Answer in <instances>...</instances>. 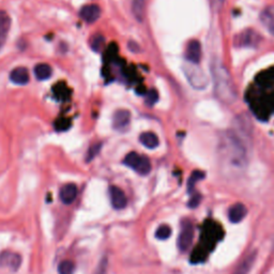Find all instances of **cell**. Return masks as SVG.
<instances>
[{"label": "cell", "instance_id": "27", "mask_svg": "<svg viewBox=\"0 0 274 274\" xmlns=\"http://www.w3.org/2000/svg\"><path fill=\"white\" fill-rule=\"evenodd\" d=\"M100 149H101V144H94L93 146L89 149V151H88L87 161H91L100 152Z\"/></svg>", "mask_w": 274, "mask_h": 274}, {"label": "cell", "instance_id": "11", "mask_svg": "<svg viewBox=\"0 0 274 274\" xmlns=\"http://www.w3.org/2000/svg\"><path fill=\"white\" fill-rule=\"evenodd\" d=\"M11 27V19L7 12L0 11V51L4 47Z\"/></svg>", "mask_w": 274, "mask_h": 274}, {"label": "cell", "instance_id": "18", "mask_svg": "<svg viewBox=\"0 0 274 274\" xmlns=\"http://www.w3.org/2000/svg\"><path fill=\"white\" fill-rule=\"evenodd\" d=\"M256 255H257L256 252L249 253L243 259V261L238 265V268L236 269L235 272H233V274H248L255 262Z\"/></svg>", "mask_w": 274, "mask_h": 274}, {"label": "cell", "instance_id": "14", "mask_svg": "<svg viewBox=\"0 0 274 274\" xmlns=\"http://www.w3.org/2000/svg\"><path fill=\"white\" fill-rule=\"evenodd\" d=\"M59 195L63 204L70 205L73 203L77 196V187L74 183H68L66 185H63L60 190Z\"/></svg>", "mask_w": 274, "mask_h": 274}, {"label": "cell", "instance_id": "22", "mask_svg": "<svg viewBox=\"0 0 274 274\" xmlns=\"http://www.w3.org/2000/svg\"><path fill=\"white\" fill-rule=\"evenodd\" d=\"M75 270V264L72 260H63L58 265L59 274H73Z\"/></svg>", "mask_w": 274, "mask_h": 274}, {"label": "cell", "instance_id": "3", "mask_svg": "<svg viewBox=\"0 0 274 274\" xmlns=\"http://www.w3.org/2000/svg\"><path fill=\"white\" fill-rule=\"evenodd\" d=\"M211 73L216 98L224 104H232L237 100V90L228 70L217 59L211 62Z\"/></svg>", "mask_w": 274, "mask_h": 274}, {"label": "cell", "instance_id": "29", "mask_svg": "<svg viewBox=\"0 0 274 274\" xmlns=\"http://www.w3.org/2000/svg\"><path fill=\"white\" fill-rule=\"evenodd\" d=\"M106 268H107V259L104 257V258L101 260L98 270H96L95 274H105L106 272Z\"/></svg>", "mask_w": 274, "mask_h": 274}, {"label": "cell", "instance_id": "1", "mask_svg": "<svg viewBox=\"0 0 274 274\" xmlns=\"http://www.w3.org/2000/svg\"><path fill=\"white\" fill-rule=\"evenodd\" d=\"M251 142L240 137L235 131L227 130L220 135L217 155L223 172L229 176L242 174L249 162Z\"/></svg>", "mask_w": 274, "mask_h": 274}, {"label": "cell", "instance_id": "28", "mask_svg": "<svg viewBox=\"0 0 274 274\" xmlns=\"http://www.w3.org/2000/svg\"><path fill=\"white\" fill-rule=\"evenodd\" d=\"M158 98H159V95H158V92L156 90H151L150 92H148V94L146 96L147 105L152 106L153 104H155L158 101Z\"/></svg>", "mask_w": 274, "mask_h": 274}, {"label": "cell", "instance_id": "24", "mask_svg": "<svg viewBox=\"0 0 274 274\" xmlns=\"http://www.w3.org/2000/svg\"><path fill=\"white\" fill-rule=\"evenodd\" d=\"M172 236V228L168 225H161L156 231V238L159 240H166Z\"/></svg>", "mask_w": 274, "mask_h": 274}, {"label": "cell", "instance_id": "25", "mask_svg": "<svg viewBox=\"0 0 274 274\" xmlns=\"http://www.w3.org/2000/svg\"><path fill=\"white\" fill-rule=\"evenodd\" d=\"M54 93L56 94V96H58L60 99L66 98L68 95L69 91H68V87L64 85L63 83H59L54 87Z\"/></svg>", "mask_w": 274, "mask_h": 274}, {"label": "cell", "instance_id": "5", "mask_svg": "<svg viewBox=\"0 0 274 274\" xmlns=\"http://www.w3.org/2000/svg\"><path fill=\"white\" fill-rule=\"evenodd\" d=\"M123 164L141 176H147L151 172L149 159L146 156L139 155L137 152L128 153L123 160Z\"/></svg>", "mask_w": 274, "mask_h": 274}, {"label": "cell", "instance_id": "9", "mask_svg": "<svg viewBox=\"0 0 274 274\" xmlns=\"http://www.w3.org/2000/svg\"><path fill=\"white\" fill-rule=\"evenodd\" d=\"M109 196L111 205L116 210H121V209H124L126 207L127 199L124 192L121 189L112 185V187L109 188Z\"/></svg>", "mask_w": 274, "mask_h": 274}, {"label": "cell", "instance_id": "13", "mask_svg": "<svg viewBox=\"0 0 274 274\" xmlns=\"http://www.w3.org/2000/svg\"><path fill=\"white\" fill-rule=\"evenodd\" d=\"M187 60L192 63L198 64L201 59V46L197 40H192L187 46Z\"/></svg>", "mask_w": 274, "mask_h": 274}, {"label": "cell", "instance_id": "4", "mask_svg": "<svg viewBox=\"0 0 274 274\" xmlns=\"http://www.w3.org/2000/svg\"><path fill=\"white\" fill-rule=\"evenodd\" d=\"M183 71L189 84L193 88L197 90H203L207 87L208 78L198 64L187 61L183 66Z\"/></svg>", "mask_w": 274, "mask_h": 274}, {"label": "cell", "instance_id": "30", "mask_svg": "<svg viewBox=\"0 0 274 274\" xmlns=\"http://www.w3.org/2000/svg\"><path fill=\"white\" fill-rule=\"evenodd\" d=\"M209 2H210L212 10L215 12L220 11L221 8L223 7V4H224V0H209Z\"/></svg>", "mask_w": 274, "mask_h": 274}, {"label": "cell", "instance_id": "6", "mask_svg": "<svg viewBox=\"0 0 274 274\" xmlns=\"http://www.w3.org/2000/svg\"><path fill=\"white\" fill-rule=\"evenodd\" d=\"M194 238V227L190 221H184L181 225L180 235L178 238V247L181 252H185L191 247Z\"/></svg>", "mask_w": 274, "mask_h": 274}, {"label": "cell", "instance_id": "8", "mask_svg": "<svg viewBox=\"0 0 274 274\" xmlns=\"http://www.w3.org/2000/svg\"><path fill=\"white\" fill-rule=\"evenodd\" d=\"M22 263V258L19 254L5 251L0 254V267L9 268L12 271H18Z\"/></svg>", "mask_w": 274, "mask_h": 274}, {"label": "cell", "instance_id": "31", "mask_svg": "<svg viewBox=\"0 0 274 274\" xmlns=\"http://www.w3.org/2000/svg\"><path fill=\"white\" fill-rule=\"evenodd\" d=\"M199 201H200V195L199 194H195V195H193L191 200L189 201V206L191 208H195L198 206L199 204Z\"/></svg>", "mask_w": 274, "mask_h": 274}, {"label": "cell", "instance_id": "10", "mask_svg": "<svg viewBox=\"0 0 274 274\" xmlns=\"http://www.w3.org/2000/svg\"><path fill=\"white\" fill-rule=\"evenodd\" d=\"M80 18L87 23H94L101 15V9L98 5H87L80 10Z\"/></svg>", "mask_w": 274, "mask_h": 274}, {"label": "cell", "instance_id": "26", "mask_svg": "<svg viewBox=\"0 0 274 274\" xmlns=\"http://www.w3.org/2000/svg\"><path fill=\"white\" fill-rule=\"evenodd\" d=\"M103 45H104V38L102 36H96L93 38L92 43H91V47H92L93 51L100 52Z\"/></svg>", "mask_w": 274, "mask_h": 274}, {"label": "cell", "instance_id": "7", "mask_svg": "<svg viewBox=\"0 0 274 274\" xmlns=\"http://www.w3.org/2000/svg\"><path fill=\"white\" fill-rule=\"evenodd\" d=\"M131 112L126 109L117 110L112 117V126L119 132H123L130 125Z\"/></svg>", "mask_w": 274, "mask_h": 274}, {"label": "cell", "instance_id": "21", "mask_svg": "<svg viewBox=\"0 0 274 274\" xmlns=\"http://www.w3.org/2000/svg\"><path fill=\"white\" fill-rule=\"evenodd\" d=\"M132 12L137 22L142 23L144 21V15H145V0H133Z\"/></svg>", "mask_w": 274, "mask_h": 274}, {"label": "cell", "instance_id": "20", "mask_svg": "<svg viewBox=\"0 0 274 274\" xmlns=\"http://www.w3.org/2000/svg\"><path fill=\"white\" fill-rule=\"evenodd\" d=\"M52 68L47 63H39L35 68V75L39 80H46L52 76Z\"/></svg>", "mask_w": 274, "mask_h": 274}, {"label": "cell", "instance_id": "15", "mask_svg": "<svg viewBox=\"0 0 274 274\" xmlns=\"http://www.w3.org/2000/svg\"><path fill=\"white\" fill-rule=\"evenodd\" d=\"M29 79H30L29 72L26 68L24 67H19L14 69L10 74V80L15 85H20V86L27 85Z\"/></svg>", "mask_w": 274, "mask_h": 274}, {"label": "cell", "instance_id": "19", "mask_svg": "<svg viewBox=\"0 0 274 274\" xmlns=\"http://www.w3.org/2000/svg\"><path fill=\"white\" fill-rule=\"evenodd\" d=\"M140 142L148 149H155L159 146V139L158 136L153 132H144L140 136Z\"/></svg>", "mask_w": 274, "mask_h": 274}, {"label": "cell", "instance_id": "23", "mask_svg": "<svg viewBox=\"0 0 274 274\" xmlns=\"http://www.w3.org/2000/svg\"><path fill=\"white\" fill-rule=\"evenodd\" d=\"M205 177V174L203 172H199V171H196L193 173L190 177V179L188 181V192L189 193H192L193 191H194V188H195V184L197 181L201 180Z\"/></svg>", "mask_w": 274, "mask_h": 274}, {"label": "cell", "instance_id": "17", "mask_svg": "<svg viewBox=\"0 0 274 274\" xmlns=\"http://www.w3.org/2000/svg\"><path fill=\"white\" fill-rule=\"evenodd\" d=\"M260 22L265 29L274 36V6L265 8L260 13Z\"/></svg>", "mask_w": 274, "mask_h": 274}, {"label": "cell", "instance_id": "12", "mask_svg": "<svg viewBox=\"0 0 274 274\" xmlns=\"http://www.w3.org/2000/svg\"><path fill=\"white\" fill-rule=\"evenodd\" d=\"M246 213L247 209L245 205L241 203L235 204L228 209V220L233 224L240 223L246 216Z\"/></svg>", "mask_w": 274, "mask_h": 274}, {"label": "cell", "instance_id": "2", "mask_svg": "<svg viewBox=\"0 0 274 274\" xmlns=\"http://www.w3.org/2000/svg\"><path fill=\"white\" fill-rule=\"evenodd\" d=\"M224 229L220 223L214 220H206L201 225L199 243L196 245L191 256V262H204L209 253H211L217 243L223 239Z\"/></svg>", "mask_w": 274, "mask_h": 274}, {"label": "cell", "instance_id": "16", "mask_svg": "<svg viewBox=\"0 0 274 274\" xmlns=\"http://www.w3.org/2000/svg\"><path fill=\"white\" fill-rule=\"evenodd\" d=\"M238 43L241 46H249V47H254L257 44L259 43L260 38L259 36L256 34L253 30H246L242 32L239 37H238Z\"/></svg>", "mask_w": 274, "mask_h": 274}]
</instances>
